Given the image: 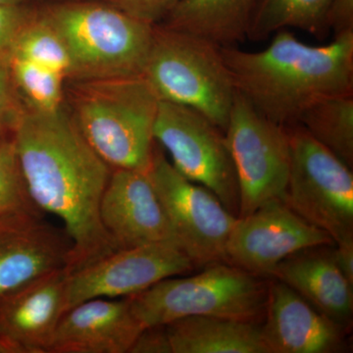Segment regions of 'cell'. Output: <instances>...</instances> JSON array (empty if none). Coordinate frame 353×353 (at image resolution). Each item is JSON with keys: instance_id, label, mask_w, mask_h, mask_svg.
Returning a JSON list of instances; mask_svg holds the SVG:
<instances>
[{"instance_id": "cell-1", "label": "cell", "mask_w": 353, "mask_h": 353, "mask_svg": "<svg viewBox=\"0 0 353 353\" xmlns=\"http://www.w3.org/2000/svg\"><path fill=\"white\" fill-rule=\"evenodd\" d=\"M14 141L32 201L57 216L72 241L68 271L119 250L101 220V203L113 169L90 145L62 106L39 110L24 101Z\"/></svg>"}, {"instance_id": "cell-2", "label": "cell", "mask_w": 353, "mask_h": 353, "mask_svg": "<svg viewBox=\"0 0 353 353\" xmlns=\"http://www.w3.org/2000/svg\"><path fill=\"white\" fill-rule=\"evenodd\" d=\"M222 52L236 92L282 126L297 124L322 99L353 94V32L314 46L282 30L263 50L223 46Z\"/></svg>"}, {"instance_id": "cell-3", "label": "cell", "mask_w": 353, "mask_h": 353, "mask_svg": "<svg viewBox=\"0 0 353 353\" xmlns=\"http://www.w3.org/2000/svg\"><path fill=\"white\" fill-rule=\"evenodd\" d=\"M68 101L79 130L111 168L148 171L160 99L145 77L75 81Z\"/></svg>"}, {"instance_id": "cell-4", "label": "cell", "mask_w": 353, "mask_h": 353, "mask_svg": "<svg viewBox=\"0 0 353 353\" xmlns=\"http://www.w3.org/2000/svg\"><path fill=\"white\" fill-rule=\"evenodd\" d=\"M39 9L66 44L71 82L143 75L154 25L103 0H64Z\"/></svg>"}, {"instance_id": "cell-5", "label": "cell", "mask_w": 353, "mask_h": 353, "mask_svg": "<svg viewBox=\"0 0 353 353\" xmlns=\"http://www.w3.org/2000/svg\"><path fill=\"white\" fill-rule=\"evenodd\" d=\"M222 48L196 34L154 25L143 76L160 101L194 109L225 132L236 90Z\"/></svg>"}, {"instance_id": "cell-6", "label": "cell", "mask_w": 353, "mask_h": 353, "mask_svg": "<svg viewBox=\"0 0 353 353\" xmlns=\"http://www.w3.org/2000/svg\"><path fill=\"white\" fill-rule=\"evenodd\" d=\"M268 288L260 276L226 263L190 277L164 279L128 296L143 328L165 326L188 316H212L255 323L266 307Z\"/></svg>"}, {"instance_id": "cell-7", "label": "cell", "mask_w": 353, "mask_h": 353, "mask_svg": "<svg viewBox=\"0 0 353 353\" xmlns=\"http://www.w3.org/2000/svg\"><path fill=\"white\" fill-rule=\"evenodd\" d=\"M287 128L290 165L282 201L297 215L326 232L334 245L353 241L352 168L301 125Z\"/></svg>"}, {"instance_id": "cell-8", "label": "cell", "mask_w": 353, "mask_h": 353, "mask_svg": "<svg viewBox=\"0 0 353 353\" xmlns=\"http://www.w3.org/2000/svg\"><path fill=\"white\" fill-rule=\"evenodd\" d=\"M153 137L181 175L211 190L239 217L238 179L223 130L194 109L160 101Z\"/></svg>"}, {"instance_id": "cell-9", "label": "cell", "mask_w": 353, "mask_h": 353, "mask_svg": "<svg viewBox=\"0 0 353 353\" xmlns=\"http://www.w3.org/2000/svg\"><path fill=\"white\" fill-rule=\"evenodd\" d=\"M225 136L238 179L239 217L282 199L290 175L288 128L267 119L236 92Z\"/></svg>"}, {"instance_id": "cell-10", "label": "cell", "mask_w": 353, "mask_h": 353, "mask_svg": "<svg viewBox=\"0 0 353 353\" xmlns=\"http://www.w3.org/2000/svg\"><path fill=\"white\" fill-rule=\"evenodd\" d=\"M148 174L179 246L194 267L226 262L228 240L238 217L211 190L181 175L155 146Z\"/></svg>"}, {"instance_id": "cell-11", "label": "cell", "mask_w": 353, "mask_h": 353, "mask_svg": "<svg viewBox=\"0 0 353 353\" xmlns=\"http://www.w3.org/2000/svg\"><path fill=\"white\" fill-rule=\"evenodd\" d=\"M194 268L189 256L169 243L119 248L69 272L67 310L90 299L132 296L164 279L183 275Z\"/></svg>"}, {"instance_id": "cell-12", "label": "cell", "mask_w": 353, "mask_h": 353, "mask_svg": "<svg viewBox=\"0 0 353 353\" xmlns=\"http://www.w3.org/2000/svg\"><path fill=\"white\" fill-rule=\"evenodd\" d=\"M334 245L326 232L273 199L238 217L226 245L227 263L255 275L271 276L283 260L320 245Z\"/></svg>"}, {"instance_id": "cell-13", "label": "cell", "mask_w": 353, "mask_h": 353, "mask_svg": "<svg viewBox=\"0 0 353 353\" xmlns=\"http://www.w3.org/2000/svg\"><path fill=\"white\" fill-rule=\"evenodd\" d=\"M101 220L118 248L179 246L148 171L113 169L101 203Z\"/></svg>"}, {"instance_id": "cell-14", "label": "cell", "mask_w": 353, "mask_h": 353, "mask_svg": "<svg viewBox=\"0 0 353 353\" xmlns=\"http://www.w3.org/2000/svg\"><path fill=\"white\" fill-rule=\"evenodd\" d=\"M68 269L50 272L0 296V334L24 353H48L67 311Z\"/></svg>"}, {"instance_id": "cell-15", "label": "cell", "mask_w": 353, "mask_h": 353, "mask_svg": "<svg viewBox=\"0 0 353 353\" xmlns=\"http://www.w3.org/2000/svg\"><path fill=\"white\" fill-rule=\"evenodd\" d=\"M72 241L43 216L0 220V296L30 281L68 269Z\"/></svg>"}, {"instance_id": "cell-16", "label": "cell", "mask_w": 353, "mask_h": 353, "mask_svg": "<svg viewBox=\"0 0 353 353\" xmlns=\"http://www.w3.org/2000/svg\"><path fill=\"white\" fill-rule=\"evenodd\" d=\"M265 314L261 334L268 353H331L341 350L343 326L281 281L268 287Z\"/></svg>"}, {"instance_id": "cell-17", "label": "cell", "mask_w": 353, "mask_h": 353, "mask_svg": "<svg viewBox=\"0 0 353 353\" xmlns=\"http://www.w3.org/2000/svg\"><path fill=\"white\" fill-rule=\"evenodd\" d=\"M143 329L127 297L90 299L64 313L48 353H129Z\"/></svg>"}, {"instance_id": "cell-18", "label": "cell", "mask_w": 353, "mask_h": 353, "mask_svg": "<svg viewBox=\"0 0 353 353\" xmlns=\"http://www.w3.org/2000/svg\"><path fill=\"white\" fill-rule=\"evenodd\" d=\"M333 245L315 246L294 253L283 260L271 276L343 327L352 319L353 284L334 262Z\"/></svg>"}, {"instance_id": "cell-19", "label": "cell", "mask_w": 353, "mask_h": 353, "mask_svg": "<svg viewBox=\"0 0 353 353\" xmlns=\"http://www.w3.org/2000/svg\"><path fill=\"white\" fill-rule=\"evenodd\" d=\"M165 327L173 353H268L256 323L188 316Z\"/></svg>"}, {"instance_id": "cell-20", "label": "cell", "mask_w": 353, "mask_h": 353, "mask_svg": "<svg viewBox=\"0 0 353 353\" xmlns=\"http://www.w3.org/2000/svg\"><path fill=\"white\" fill-rule=\"evenodd\" d=\"M261 0H181L163 25L233 46L248 39Z\"/></svg>"}, {"instance_id": "cell-21", "label": "cell", "mask_w": 353, "mask_h": 353, "mask_svg": "<svg viewBox=\"0 0 353 353\" xmlns=\"http://www.w3.org/2000/svg\"><path fill=\"white\" fill-rule=\"evenodd\" d=\"M297 124L352 168L353 94L322 99L309 108Z\"/></svg>"}, {"instance_id": "cell-22", "label": "cell", "mask_w": 353, "mask_h": 353, "mask_svg": "<svg viewBox=\"0 0 353 353\" xmlns=\"http://www.w3.org/2000/svg\"><path fill=\"white\" fill-rule=\"evenodd\" d=\"M331 0H261L253 17L248 39L262 41L288 28L321 36Z\"/></svg>"}, {"instance_id": "cell-23", "label": "cell", "mask_w": 353, "mask_h": 353, "mask_svg": "<svg viewBox=\"0 0 353 353\" xmlns=\"http://www.w3.org/2000/svg\"><path fill=\"white\" fill-rule=\"evenodd\" d=\"M13 57L43 65L66 80L71 78L72 62L66 44L39 8L21 32Z\"/></svg>"}, {"instance_id": "cell-24", "label": "cell", "mask_w": 353, "mask_h": 353, "mask_svg": "<svg viewBox=\"0 0 353 353\" xmlns=\"http://www.w3.org/2000/svg\"><path fill=\"white\" fill-rule=\"evenodd\" d=\"M9 69L23 99L32 108L54 111L63 106L64 76L43 65L13 57Z\"/></svg>"}, {"instance_id": "cell-25", "label": "cell", "mask_w": 353, "mask_h": 353, "mask_svg": "<svg viewBox=\"0 0 353 353\" xmlns=\"http://www.w3.org/2000/svg\"><path fill=\"white\" fill-rule=\"evenodd\" d=\"M28 190L14 137L0 141V220L43 216Z\"/></svg>"}, {"instance_id": "cell-26", "label": "cell", "mask_w": 353, "mask_h": 353, "mask_svg": "<svg viewBox=\"0 0 353 353\" xmlns=\"http://www.w3.org/2000/svg\"><path fill=\"white\" fill-rule=\"evenodd\" d=\"M37 11L29 2L0 6V64H9L21 32Z\"/></svg>"}, {"instance_id": "cell-27", "label": "cell", "mask_w": 353, "mask_h": 353, "mask_svg": "<svg viewBox=\"0 0 353 353\" xmlns=\"http://www.w3.org/2000/svg\"><path fill=\"white\" fill-rule=\"evenodd\" d=\"M24 106L9 64H0V141L12 137Z\"/></svg>"}, {"instance_id": "cell-28", "label": "cell", "mask_w": 353, "mask_h": 353, "mask_svg": "<svg viewBox=\"0 0 353 353\" xmlns=\"http://www.w3.org/2000/svg\"><path fill=\"white\" fill-rule=\"evenodd\" d=\"M130 17L150 25L165 21L181 0H103Z\"/></svg>"}, {"instance_id": "cell-29", "label": "cell", "mask_w": 353, "mask_h": 353, "mask_svg": "<svg viewBox=\"0 0 353 353\" xmlns=\"http://www.w3.org/2000/svg\"><path fill=\"white\" fill-rule=\"evenodd\" d=\"M129 353H173L166 327L152 326L141 330Z\"/></svg>"}, {"instance_id": "cell-30", "label": "cell", "mask_w": 353, "mask_h": 353, "mask_svg": "<svg viewBox=\"0 0 353 353\" xmlns=\"http://www.w3.org/2000/svg\"><path fill=\"white\" fill-rule=\"evenodd\" d=\"M325 23L334 37L353 32V0H331L327 9Z\"/></svg>"}, {"instance_id": "cell-31", "label": "cell", "mask_w": 353, "mask_h": 353, "mask_svg": "<svg viewBox=\"0 0 353 353\" xmlns=\"http://www.w3.org/2000/svg\"><path fill=\"white\" fill-rule=\"evenodd\" d=\"M332 253L340 270L353 284V241L334 245Z\"/></svg>"}, {"instance_id": "cell-32", "label": "cell", "mask_w": 353, "mask_h": 353, "mask_svg": "<svg viewBox=\"0 0 353 353\" xmlns=\"http://www.w3.org/2000/svg\"><path fill=\"white\" fill-rule=\"evenodd\" d=\"M0 353H24L22 348L0 334Z\"/></svg>"}, {"instance_id": "cell-33", "label": "cell", "mask_w": 353, "mask_h": 353, "mask_svg": "<svg viewBox=\"0 0 353 353\" xmlns=\"http://www.w3.org/2000/svg\"><path fill=\"white\" fill-rule=\"evenodd\" d=\"M29 0H0V6H14V4L28 3Z\"/></svg>"}, {"instance_id": "cell-34", "label": "cell", "mask_w": 353, "mask_h": 353, "mask_svg": "<svg viewBox=\"0 0 353 353\" xmlns=\"http://www.w3.org/2000/svg\"><path fill=\"white\" fill-rule=\"evenodd\" d=\"M54 1H64V0H54Z\"/></svg>"}]
</instances>
